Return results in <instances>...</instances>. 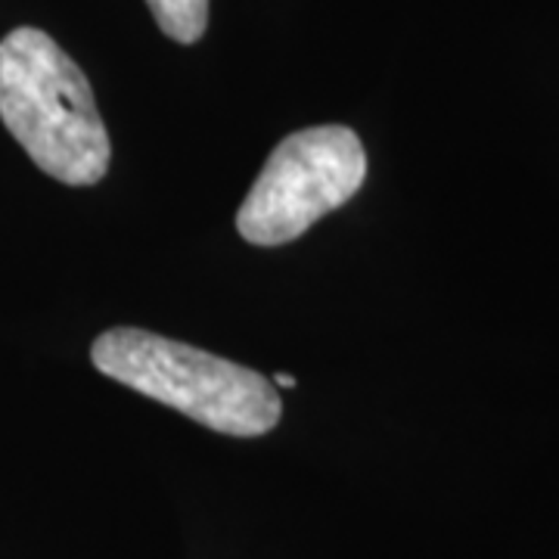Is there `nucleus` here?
I'll list each match as a JSON object with an SVG mask.
<instances>
[{
    "label": "nucleus",
    "instance_id": "20e7f679",
    "mask_svg": "<svg viewBox=\"0 0 559 559\" xmlns=\"http://www.w3.org/2000/svg\"><path fill=\"white\" fill-rule=\"evenodd\" d=\"M146 7L178 44H197L209 28V0H146Z\"/></svg>",
    "mask_w": 559,
    "mask_h": 559
},
{
    "label": "nucleus",
    "instance_id": "7ed1b4c3",
    "mask_svg": "<svg viewBox=\"0 0 559 559\" xmlns=\"http://www.w3.org/2000/svg\"><path fill=\"white\" fill-rule=\"evenodd\" d=\"M367 178V153L345 124L305 128L280 140L237 212V230L252 246H283L340 209Z\"/></svg>",
    "mask_w": 559,
    "mask_h": 559
},
{
    "label": "nucleus",
    "instance_id": "39448f33",
    "mask_svg": "<svg viewBox=\"0 0 559 559\" xmlns=\"http://www.w3.org/2000/svg\"><path fill=\"white\" fill-rule=\"evenodd\" d=\"M271 382L280 385V389H293V385H296V377H289V373H277Z\"/></svg>",
    "mask_w": 559,
    "mask_h": 559
},
{
    "label": "nucleus",
    "instance_id": "f257e3e1",
    "mask_svg": "<svg viewBox=\"0 0 559 559\" xmlns=\"http://www.w3.org/2000/svg\"><path fill=\"white\" fill-rule=\"evenodd\" d=\"M0 121L60 183L91 187L109 168L112 146L91 81L40 28L22 25L0 40Z\"/></svg>",
    "mask_w": 559,
    "mask_h": 559
},
{
    "label": "nucleus",
    "instance_id": "f03ea898",
    "mask_svg": "<svg viewBox=\"0 0 559 559\" xmlns=\"http://www.w3.org/2000/svg\"><path fill=\"white\" fill-rule=\"evenodd\" d=\"M91 360L103 377L224 436L255 439L271 432L283 414L277 385L259 370L159 333L134 326L106 330L94 342Z\"/></svg>",
    "mask_w": 559,
    "mask_h": 559
}]
</instances>
